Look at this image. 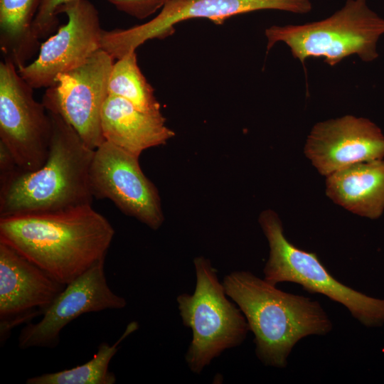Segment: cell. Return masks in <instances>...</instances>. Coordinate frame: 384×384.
<instances>
[{"label":"cell","instance_id":"6da1fadb","mask_svg":"<svg viewBox=\"0 0 384 384\" xmlns=\"http://www.w3.org/2000/svg\"><path fill=\"white\" fill-rule=\"evenodd\" d=\"M114 235L92 206L0 217V242L65 285L106 257Z\"/></svg>","mask_w":384,"mask_h":384},{"label":"cell","instance_id":"7a4b0ae2","mask_svg":"<svg viewBox=\"0 0 384 384\" xmlns=\"http://www.w3.org/2000/svg\"><path fill=\"white\" fill-rule=\"evenodd\" d=\"M48 112L52 133L47 159L38 169H18L0 184V217L92 206L90 175L95 149L60 115Z\"/></svg>","mask_w":384,"mask_h":384},{"label":"cell","instance_id":"3957f363","mask_svg":"<svg viewBox=\"0 0 384 384\" xmlns=\"http://www.w3.org/2000/svg\"><path fill=\"white\" fill-rule=\"evenodd\" d=\"M222 283L244 314L255 336V353L265 366L286 367L300 339L326 335L332 329L317 301L281 291L250 272H232Z\"/></svg>","mask_w":384,"mask_h":384},{"label":"cell","instance_id":"277c9868","mask_svg":"<svg viewBox=\"0 0 384 384\" xmlns=\"http://www.w3.org/2000/svg\"><path fill=\"white\" fill-rule=\"evenodd\" d=\"M384 33V19L371 10L366 0H347L329 17L302 25L272 26L265 30L267 50L283 42L304 64L309 57H323L334 66L357 55L366 62L378 54L376 44Z\"/></svg>","mask_w":384,"mask_h":384},{"label":"cell","instance_id":"5b68a950","mask_svg":"<svg viewBox=\"0 0 384 384\" xmlns=\"http://www.w3.org/2000/svg\"><path fill=\"white\" fill-rule=\"evenodd\" d=\"M193 265L194 292L179 294L176 302L183 325L192 331L185 360L199 374L225 350L240 346L250 329L240 308L228 299L210 261L196 257Z\"/></svg>","mask_w":384,"mask_h":384},{"label":"cell","instance_id":"8992f818","mask_svg":"<svg viewBox=\"0 0 384 384\" xmlns=\"http://www.w3.org/2000/svg\"><path fill=\"white\" fill-rule=\"evenodd\" d=\"M259 222L270 246L269 259L263 270L266 282L274 286L283 282L299 284L310 293L322 294L341 304L366 326L384 324V299L368 296L338 282L315 253L302 250L287 240L274 211H263Z\"/></svg>","mask_w":384,"mask_h":384},{"label":"cell","instance_id":"52a82bcc","mask_svg":"<svg viewBox=\"0 0 384 384\" xmlns=\"http://www.w3.org/2000/svg\"><path fill=\"white\" fill-rule=\"evenodd\" d=\"M33 88L8 58L0 63V142L18 168L31 171L45 163L52 124L48 110L33 97Z\"/></svg>","mask_w":384,"mask_h":384},{"label":"cell","instance_id":"ba28073f","mask_svg":"<svg viewBox=\"0 0 384 384\" xmlns=\"http://www.w3.org/2000/svg\"><path fill=\"white\" fill-rule=\"evenodd\" d=\"M311 9L310 0H169L159 14L143 24L103 30L101 47L118 60L149 40L169 36L176 23L191 18H207L222 24L231 16L252 11L279 10L304 14Z\"/></svg>","mask_w":384,"mask_h":384},{"label":"cell","instance_id":"9c48e42d","mask_svg":"<svg viewBox=\"0 0 384 384\" xmlns=\"http://www.w3.org/2000/svg\"><path fill=\"white\" fill-rule=\"evenodd\" d=\"M114 60L99 50L82 64L59 74L54 84L47 87L41 102L48 111L69 123L92 149L105 142L101 112L109 95Z\"/></svg>","mask_w":384,"mask_h":384},{"label":"cell","instance_id":"30bf717a","mask_svg":"<svg viewBox=\"0 0 384 384\" xmlns=\"http://www.w3.org/2000/svg\"><path fill=\"white\" fill-rule=\"evenodd\" d=\"M139 156L106 141L96 149L90 168L94 198L111 201L125 215L153 230L164 222L158 191L143 173Z\"/></svg>","mask_w":384,"mask_h":384},{"label":"cell","instance_id":"8fae6325","mask_svg":"<svg viewBox=\"0 0 384 384\" xmlns=\"http://www.w3.org/2000/svg\"><path fill=\"white\" fill-rule=\"evenodd\" d=\"M68 22L39 48L37 58L18 68L33 89L48 87L56 77L84 63L101 48L103 29L95 6L88 0H76L61 6Z\"/></svg>","mask_w":384,"mask_h":384},{"label":"cell","instance_id":"7c38bea8","mask_svg":"<svg viewBox=\"0 0 384 384\" xmlns=\"http://www.w3.org/2000/svg\"><path fill=\"white\" fill-rule=\"evenodd\" d=\"M105 262V258L101 259L66 284L41 320L25 324L18 338V347L55 348L63 328L80 316L124 308L126 299L116 294L108 285Z\"/></svg>","mask_w":384,"mask_h":384},{"label":"cell","instance_id":"4fadbf2b","mask_svg":"<svg viewBox=\"0 0 384 384\" xmlns=\"http://www.w3.org/2000/svg\"><path fill=\"white\" fill-rule=\"evenodd\" d=\"M65 286L0 242L1 345L14 328L43 316Z\"/></svg>","mask_w":384,"mask_h":384},{"label":"cell","instance_id":"5bb4252c","mask_svg":"<svg viewBox=\"0 0 384 384\" xmlns=\"http://www.w3.org/2000/svg\"><path fill=\"white\" fill-rule=\"evenodd\" d=\"M304 152L324 176L351 164L384 157V135L370 120L353 115L316 124Z\"/></svg>","mask_w":384,"mask_h":384},{"label":"cell","instance_id":"9a60e30c","mask_svg":"<svg viewBox=\"0 0 384 384\" xmlns=\"http://www.w3.org/2000/svg\"><path fill=\"white\" fill-rule=\"evenodd\" d=\"M160 114L142 112L129 101L109 95L101 112L105 141L137 156L143 151L165 144L175 133Z\"/></svg>","mask_w":384,"mask_h":384},{"label":"cell","instance_id":"2e32d148","mask_svg":"<svg viewBox=\"0 0 384 384\" xmlns=\"http://www.w3.org/2000/svg\"><path fill=\"white\" fill-rule=\"evenodd\" d=\"M326 195L351 213L377 219L384 211V159L351 164L327 176Z\"/></svg>","mask_w":384,"mask_h":384},{"label":"cell","instance_id":"e0dca14e","mask_svg":"<svg viewBox=\"0 0 384 384\" xmlns=\"http://www.w3.org/2000/svg\"><path fill=\"white\" fill-rule=\"evenodd\" d=\"M41 0H0V48L17 68L39 51L33 23Z\"/></svg>","mask_w":384,"mask_h":384},{"label":"cell","instance_id":"ac0fdd59","mask_svg":"<svg viewBox=\"0 0 384 384\" xmlns=\"http://www.w3.org/2000/svg\"><path fill=\"white\" fill-rule=\"evenodd\" d=\"M139 324L132 321L124 333L112 345L104 341L97 347L93 357L87 362L63 370L44 373L26 379V384H114L115 375L110 371L109 365L117 353L120 343L137 331Z\"/></svg>","mask_w":384,"mask_h":384},{"label":"cell","instance_id":"d6986e66","mask_svg":"<svg viewBox=\"0 0 384 384\" xmlns=\"http://www.w3.org/2000/svg\"><path fill=\"white\" fill-rule=\"evenodd\" d=\"M108 94L129 101L142 112L161 114L154 89L138 65L136 51L126 54L113 64L108 80Z\"/></svg>","mask_w":384,"mask_h":384},{"label":"cell","instance_id":"ffe728a7","mask_svg":"<svg viewBox=\"0 0 384 384\" xmlns=\"http://www.w3.org/2000/svg\"><path fill=\"white\" fill-rule=\"evenodd\" d=\"M76 0H41L33 23V33L40 41L51 33L58 25L59 9Z\"/></svg>","mask_w":384,"mask_h":384},{"label":"cell","instance_id":"44dd1931","mask_svg":"<svg viewBox=\"0 0 384 384\" xmlns=\"http://www.w3.org/2000/svg\"><path fill=\"white\" fill-rule=\"evenodd\" d=\"M118 10L139 19H144L162 9L166 0H106Z\"/></svg>","mask_w":384,"mask_h":384},{"label":"cell","instance_id":"7402d4cb","mask_svg":"<svg viewBox=\"0 0 384 384\" xmlns=\"http://www.w3.org/2000/svg\"><path fill=\"white\" fill-rule=\"evenodd\" d=\"M166 1H169V0H166Z\"/></svg>","mask_w":384,"mask_h":384}]
</instances>
